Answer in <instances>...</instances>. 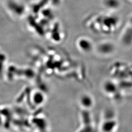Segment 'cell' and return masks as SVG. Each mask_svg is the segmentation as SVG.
I'll return each instance as SVG.
<instances>
[{"mask_svg":"<svg viewBox=\"0 0 132 132\" xmlns=\"http://www.w3.org/2000/svg\"><path fill=\"white\" fill-rule=\"evenodd\" d=\"M81 104L84 105L85 107H89L90 106V104H92V100H90L89 96H83L81 100Z\"/></svg>","mask_w":132,"mask_h":132,"instance_id":"1","label":"cell"}]
</instances>
